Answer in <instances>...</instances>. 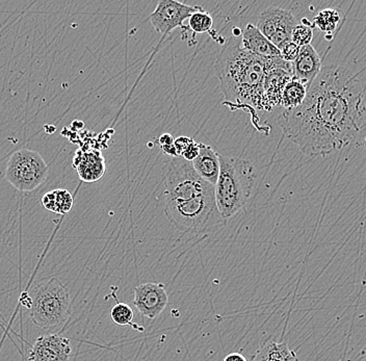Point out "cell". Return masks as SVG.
Returning <instances> with one entry per match:
<instances>
[{"label":"cell","mask_w":366,"mask_h":361,"mask_svg":"<svg viewBox=\"0 0 366 361\" xmlns=\"http://www.w3.org/2000/svg\"><path fill=\"white\" fill-rule=\"evenodd\" d=\"M293 78V64L283 61L281 57L268 59L264 82V98L268 112L281 105L283 91Z\"/></svg>","instance_id":"9c48e42d"},{"label":"cell","mask_w":366,"mask_h":361,"mask_svg":"<svg viewBox=\"0 0 366 361\" xmlns=\"http://www.w3.org/2000/svg\"><path fill=\"white\" fill-rule=\"evenodd\" d=\"M73 166L80 180L86 184H94L105 173V159L99 150H78L73 159Z\"/></svg>","instance_id":"4fadbf2b"},{"label":"cell","mask_w":366,"mask_h":361,"mask_svg":"<svg viewBox=\"0 0 366 361\" xmlns=\"http://www.w3.org/2000/svg\"><path fill=\"white\" fill-rule=\"evenodd\" d=\"M169 303L165 285L158 282H147L134 288V304L143 317L153 319L158 317Z\"/></svg>","instance_id":"30bf717a"},{"label":"cell","mask_w":366,"mask_h":361,"mask_svg":"<svg viewBox=\"0 0 366 361\" xmlns=\"http://www.w3.org/2000/svg\"><path fill=\"white\" fill-rule=\"evenodd\" d=\"M313 39V28L312 26L305 24H298L291 33V42L295 43L299 47L310 45Z\"/></svg>","instance_id":"7402d4cb"},{"label":"cell","mask_w":366,"mask_h":361,"mask_svg":"<svg viewBox=\"0 0 366 361\" xmlns=\"http://www.w3.org/2000/svg\"><path fill=\"white\" fill-rule=\"evenodd\" d=\"M134 313L131 307L126 303L118 302L115 306L111 308V317L116 325L125 327V326H132L136 329L134 324Z\"/></svg>","instance_id":"44dd1931"},{"label":"cell","mask_w":366,"mask_h":361,"mask_svg":"<svg viewBox=\"0 0 366 361\" xmlns=\"http://www.w3.org/2000/svg\"><path fill=\"white\" fill-rule=\"evenodd\" d=\"M200 152V143L196 142V141H194L193 143H192L191 146L189 147V148L187 149V150L185 151V153L181 155L182 159H185V161H193L194 159H196V157L199 155Z\"/></svg>","instance_id":"484cf974"},{"label":"cell","mask_w":366,"mask_h":361,"mask_svg":"<svg viewBox=\"0 0 366 361\" xmlns=\"http://www.w3.org/2000/svg\"><path fill=\"white\" fill-rule=\"evenodd\" d=\"M174 142H175V139L171 134H163L158 138V144L161 150L169 157H178Z\"/></svg>","instance_id":"603a6c76"},{"label":"cell","mask_w":366,"mask_h":361,"mask_svg":"<svg viewBox=\"0 0 366 361\" xmlns=\"http://www.w3.org/2000/svg\"><path fill=\"white\" fill-rule=\"evenodd\" d=\"M241 47L247 53L264 59L280 57V51L251 24H247L244 30Z\"/></svg>","instance_id":"5bb4252c"},{"label":"cell","mask_w":366,"mask_h":361,"mask_svg":"<svg viewBox=\"0 0 366 361\" xmlns=\"http://www.w3.org/2000/svg\"><path fill=\"white\" fill-rule=\"evenodd\" d=\"M163 173L165 213L177 229L202 232L222 219L217 209L214 186L196 173L191 161L167 157Z\"/></svg>","instance_id":"7a4b0ae2"},{"label":"cell","mask_w":366,"mask_h":361,"mask_svg":"<svg viewBox=\"0 0 366 361\" xmlns=\"http://www.w3.org/2000/svg\"><path fill=\"white\" fill-rule=\"evenodd\" d=\"M24 304L30 309L33 323L42 329L65 323L71 313L69 290L55 277L37 282Z\"/></svg>","instance_id":"5b68a950"},{"label":"cell","mask_w":366,"mask_h":361,"mask_svg":"<svg viewBox=\"0 0 366 361\" xmlns=\"http://www.w3.org/2000/svg\"><path fill=\"white\" fill-rule=\"evenodd\" d=\"M341 13L337 9H324L314 17L313 26L326 34H333L341 21Z\"/></svg>","instance_id":"d6986e66"},{"label":"cell","mask_w":366,"mask_h":361,"mask_svg":"<svg viewBox=\"0 0 366 361\" xmlns=\"http://www.w3.org/2000/svg\"><path fill=\"white\" fill-rule=\"evenodd\" d=\"M366 120L363 86L340 65L322 68L295 109H284L278 123L287 139L309 157H324L349 145Z\"/></svg>","instance_id":"6da1fadb"},{"label":"cell","mask_w":366,"mask_h":361,"mask_svg":"<svg viewBox=\"0 0 366 361\" xmlns=\"http://www.w3.org/2000/svg\"><path fill=\"white\" fill-rule=\"evenodd\" d=\"M252 361H297V354L285 342L268 340L258 349Z\"/></svg>","instance_id":"2e32d148"},{"label":"cell","mask_w":366,"mask_h":361,"mask_svg":"<svg viewBox=\"0 0 366 361\" xmlns=\"http://www.w3.org/2000/svg\"><path fill=\"white\" fill-rule=\"evenodd\" d=\"M69 338L59 334L40 336L35 342L28 359L30 361H69L71 356Z\"/></svg>","instance_id":"8fae6325"},{"label":"cell","mask_w":366,"mask_h":361,"mask_svg":"<svg viewBox=\"0 0 366 361\" xmlns=\"http://www.w3.org/2000/svg\"><path fill=\"white\" fill-rule=\"evenodd\" d=\"M44 209L57 215H67L73 206V196L69 191L57 188L46 193L41 199Z\"/></svg>","instance_id":"e0dca14e"},{"label":"cell","mask_w":366,"mask_h":361,"mask_svg":"<svg viewBox=\"0 0 366 361\" xmlns=\"http://www.w3.org/2000/svg\"><path fill=\"white\" fill-rule=\"evenodd\" d=\"M214 19L208 12L204 11L201 7L198 8L197 11L194 12L189 18V26L192 32L196 35H203L210 33Z\"/></svg>","instance_id":"ffe728a7"},{"label":"cell","mask_w":366,"mask_h":361,"mask_svg":"<svg viewBox=\"0 0 366 361\" xmlns=\"http://www.w3.org/2000/svg\"><path fill=\"white\" fill-rule=\"evenodd\" d=\"M255 174L248 159L220 155V174L214 186L219 213L224 221L245 209L252 194Z\"/></svg>","instance_id":"277c9868"},{"label":"cell","mask_w":366,"mask_h":361,"mask_svg":"<svg viewBox=\"0 0 366 361\" xmlns=\"http://www.w3.org/2000/svg\"><path fill=\"white\" fill-rule=\"evenodd\" d=\"M298 21L289 10L270 7L258 16L256 28L280 51L281 47L291 41V33Z\"/></svg>","instance_id":"52a82bcc"},{"label":"cell","mask_w":366,"mask_h":361,"mask_svg":"<svg viewBox=\"0 0 366 361\" xmlns=\"http://www.w3.org/2000/svg\"><path fill=\"white\" fill-rule=\"evenodd\" d=\"M193 142V139L187 138V137H179V138L176 139L174 145H175L176 152H177L178 157H181L185 153V151L191 146Z\"/></svg>","instance_id":"d4e9b609"},{"label":"cell","mask_w":366,"mask_h":361,"mask_svg":"<svg viewBox=\"0 0 366 361\" xmlns=\"http://www.w3.org/2000/svg\"><path fill=\"white\" fill-rule=\"evenodd\" d=\"M300 47L293 42H289L280 49V57L287 63H293L297 59Z\"/></svg>","instance_id":"cb8c5ba5"},{"label":"cell","mask_w":366,"mask_h":361,"mask_svg":"<svg viewBox=\"0 0 366 361\" xmlns=\"http://www.w3.org/2000/svg\"><path fill=\"white\" fill-rule=\"evenodd\" d=\"M223 361H248L247 358L244 356L241 353H230V354L227 355Z\"/></svg>","instance_id":"4316f807"},{"label":"cell","mask_w":366,"mask_h":361,"mask_svg":"<svg viewBox=\"0 0 366 361\" xmlns=\"http://www.w3.org/2000/svg\"><path fill=\"white\" fill-rule=\"evenodd\" d=\"M49 167L40 153L20 149L10 157L6 179L20 192H33L46 182Z\"/></svg>","instance_id":"8992f818"},{"label":"cell","mask_w":366,"mask_h":361,"mask_svg":"<svg viewBox=\"0 0 366 361\" xmlns=\"http://www.w3.org/2000/svg\"><path fill=\"white\" fill-rule=\"evenodd\" d=\"M198 8L175 0H161L150 15L151 24L161 35L170 34L176 28L185 30L183 24Z\"/></svg>","instance_id":"ba28073f"},{"label":"cell","mask_w":366,"mask_h":361,"mask_svg":"<svg viewBox=\"0 0 366 361\" xmlns=\"http://www.w3.org/2000/svg\"><path fill=\"white\" fill-rule=\"evenodd\" d=\"M307 90V87L303 82L293 78L283 91L281 107H284L285 109L300 107L305 100Z\"/></svg>","instance_id":"ac0fdd59"},{"label":"cell","mask_w":366,"mask_h":361,"mask_svg":"<svg viewBox=\"0 0 366 361\" xmlns=\"http://www.w3.org/2000/svg\"><path fill=\"white\" fill-rule=\"evenodd\" d=\"M293 78L303 82L307 88L322 70V60L311 44L300 47L297 59L293 62Z\"/></svg>","instance_id":"7c38bea8"},{"label":"cell","mask_w":366,"mask_h":361,"mask_svg":"<svg viewBox=\"0 0 366 361\" xmlns=\"http://www.w3.org/2000/svg\"><path fill=\"white\" fill-rule=\"evenodd\" d=\"M196 173L212 186H216L220 174V155L210 145L200 143L199 155L192 161Z\"/></svg>","instance_id":"9a60e30c"},{"label":"cell","mask_w":366,"mask_h":361,"mask_svg":"<svg viewBox=\"0 0 366 361\" xmlns=\"http://www.w3.org/2000/svg\"><path fill=\"white\" fill-rule=\"evenodd\" d=\"M268 64V59L247 53L232 41L217 59L216 71L226 100L224 105L231 111L241 109L251 114L256 128L257 111L268 112L264 91Z\"/></svg>","instance_id":"3957f363"}]
</instances>
